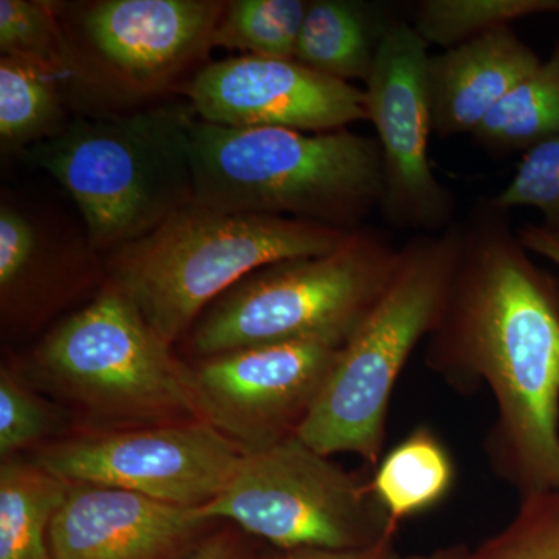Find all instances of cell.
Returning <instances> with one entry per match:
<instances>
[{
	"label": "cell",
	"mask_w": 559,
	"mask_h": 559,
	"mask_svg": "<svg viewBox=\"0 0 559 559\" xmlns=\"http://www.w3.org/2000/svg\"><path fill=\"white\" fill-rule=\"evenodd\" d=\"M392 22L380 7L359 0L308 2L294 61L345 83L367 81Z\"/></svg>",
	"instance_id": "obj_16"
},
{
	"label": "cell",
	"mask_w": 559,
	"mask_h": 559,
	"mask_svg": "<svg viewBox=\"0 0 559 559\" xmlns=\"http://www.w3.org/2000/svg\"><path fill=\"white\" fill-rule=\"evenodd\" d=\"M64 76L49 66L17 57L0 58V143L3 153L53 138L69 123Z\"/></svg>",
	"instance_id": "obj_17"
},
{
	"label": "cell",
	"mask_w": 559,
	"mask_h": 559,
	"mask_svg": "<svg viewBox=\"0 0 559 559\" xmlns=\"http://www.w3.org/2000/svg\"><path fill=\"white\" fill-rule=\"evenodd\" d=\"M49 411L10 370L0 371V455L14 457L49 432Z\"/></svg>",
	"instance_id": "obj_26"
},
{
	"label": "cell",
	"mask_w": 559,
	"mask_h": 559,
	"mask_svg": "<svg viewBox=\"0 0 559 559\" xmlns=\"http://www.w3.org/2000/svg\"><path fill=\"white\" fill-rule=\"evenodd\" d=\"M462 249L426 362L498 404L492 469L521 496L559 489V283L540 270L495 198L462 221Z\"/></svg>",
	"instance_id": "obj_1"
},
{
	"label": "cell",
	"mask_w": 559,
	"mask_h": 559,
	"mask_svg": "<svg viewBox=\"0 0 559 559\" xmlns=\"http://www.w3.org/2000/svg\"><path fill=\"white\" fill-rule=\"evenodd\" d=\"M201 510L210 521L235 522L278 550L360 549L399 528L370 481L297 436L245 452L224 491Z\"/></svg>",
	"instance_id": "obj_9"
},
{
	"label": "cell",
	"mask_w": 559,
	"mask_h": 559,
	"mask_svg": "<svg viewBox=\"0 0 559 559\" xmlns=\"http://www.w3.org/2000/svg\"><path fill=\"white\" fill-rule=\"evenodd\" d=\"M227 2L98 0L60 5L70 103L79 112L145 108L215 47Z\"/></svg>",
	"instance_id": "obj_7"
},
{
	"label": "cell",
	"mask_w": 559,
	"mask_h": 559,
	"mask_svg": "<svg viewBox=\"0 0 559 559\" xmlns=\"http://www.w3.org/2000/svg\"><path fill=\"white\" fill-rule=\"evenodd\" d=\"M242 454L215 426L191 418L76 437L43 448L35 462L68 484L202 509L227 487Z\"/></svg>",
	"instance_id": "obj_10"
},
{
	"label": "cell",
	"mask_w": 559,
	"mask_h": 559,
	"mask_svg": "<svg viewBox=\"0 0 559 559\" xmlns=\"http://www.w3.org/2000/svg\"><path fill=\"white\" fill-rule=\"evenodd\" d=\"M349 234L314 221L224 213L193 202L145 237L110 250L106 271L108 282L173 345L253 271L323 255Z\"/></svg>",
	"instance_id": "obj_4"
},
{
	"label": "cell",
	"mask_w": 559,
	"mask_h": 559,
	"mask_svg": "<svg viewBox=\"0 0 559 559\" xmlns=\"http://www.w3.org/2000/svg\"><path fill=\"white\" fill-rule=\"evenodd\" d=\"M182 94L198 119L218 127L329 132L369 120L366 92L294 60L245 55L210 62Z\"/></svg>",
	"instance_id": "obj_13"
},
{
	"label": "cell",
	"mask_w": 559,
	"mask_h": 559,
	"mask_svg": "<svg viewBox=\"0 0 559 559\" xmlns=\"http://www.w3.org/2000/svg\"><path fill=\"white\" fill-rule=\"evenodd\" d=\"M454 484V465L440 440L417 429L378 465L371 491L390 521L415 516L437 506Z\"/></svg>",
	"instance_id": "obj_19"
},
{
	"label": "cell",
	"mask_w": 559,
	"mask_h": 559,
	"mask_svg": "<svg viewBox=\"0 0 559 559\" xmlns=\"http://www.w3.org/2000/svg\"><path fill=\"white\" fill-rule=\"evenodd\" d=\"M70 484L36 462L3 459L0 559H51L50 527Z\"/></svg>",
	"instance_id": "obj_18"
},
{
	"label": "cell",
	"mask_w": 559,
	"mask_h": 559,
	"mask_svg": "<svg viewBox=\"0 0 559 559\" xmlns=\"http://www.w3.org/2000/svg\"><path fill=\"white\" fill-rule=\"evenodd\" d=\"M516 516L469 559H559V489L521 496Z\"/></svg>",
	"instance_id": "obj_24"
},
{
	"label": "cell",
	"mask_w": 559,
	"mask_h": 559,
	"mask_svg": "<svg viewBox=\"0 0 559 559\" xmlns=\"http://www.w3.org/2000/svg\"><path fill=\"white\" fill-rule=\"evenodd\" d=\"M213 521L127 489L70 484L50 527L51 559H186Z\"/></svg>",
	"instance_id": "obj_14"
},
{
	"label": "cell",
	"mask_w": 559,
	"mask_h": 559,
	"mask_svg": "<svg viewBox=\"0 0 559 559\" xmlns=\"http://www.w3.org/2000/svg\"><path fill=\"white\" fill-rule=\"evenodd\" d=\"M47 380L95 417L130 425L200 418L193 367L106 280L36 349Z\"/></svg>",
	"instance_id": "obj_8"
},
{
	"label": "cell",
	"mask_w": 559,
	"mask_h": 559,
	"mask_svg": "<svg viewBox=\"0 0 559 559\" xmlns=\"http://www.w3.org/2000/svg\"><path fill=\"white\" fill-rule=\"evenodd\" d=\"M263 559H404L395 546V535L381 539L380 543L360 549H294L278 550Z\"/></svg>",
	"instance_id": "obj_27"
},
{
	"label": "cell",
	"mask_w": 559,
	"mask_h": 559,
	"mask_svg": "<svg viewBox=\"0 0 559 559\" xmlns=\"http://www.w3.org/2000/svg\"><path fill=\"white\" fill-rule=\"evenodd\" d=\"M341 345L307 341L234 349L193 367L200 418L242 452L297 436Z\"/></svg>",
	"instance_id": "obj_12"
},
{
	"label": "cell",
	"mask_w": 559,
	"mask_h": 559,
	"mask_svg": "<svg viewBox=\"0 0 559 559\" xmlns=\"http://www.w3.org/2000/svg\"><path fill=\"white\" fill-rule=\"evenodd\" d=\"M194 202L224 213L366 227L384 194L378 139L344 130L227 128L193 121Z\"/></svg>",
	"instance_id": "obj_2"
},
{
	"label": "cell",
	"mask_w": 559,
	"mask_h": 559,
	"mask_svg": "<svg viewBox=\"0 0 559 559\" xmlns=\"http://www.w3.org/2000/svg\"><path fill=\"white\" fill-rule=\"evenodd\" d=\"M400 249L373 227L353 230L340 248L253 271L202 312L189 331L200 358L289 342L344 347L381 299Z\"/></svg>",
	"instance_id": "obj_6"
},
{
	"label": "cell",
	"mask_w": 559,
	"mask_h": 559,
	"mask_svg": "<svg viewBox=\"0 0 559 559\" xmlns=\"http://www.w3.org/2000/svg\"><path fill=\"white\" fill-rule=\"evenodd\" d=\"M186 559H246L240 536L230 530L209 533Z\"/></svg>",
	"instance_id": "obj_28"
},
{
	"label": "cell",
	"mask_w": 559,
	"mask_h": 559,
	"mask_svg": "<svg viewBox=\"0 0 559 559\" xmlns=\"http://www.w3.org/2000/svg\"><path fill=\"white\" fill-rule=\"evenodd\" d=\"M518 237H520L522 245L528 252L546 257L547 260L559 266V242L551 240L549 235L540 229V226L525 224L524 227L518 229Z\"/></svg>",
	"instance_id": "obj_29"
},
{
	"label": "cell",
	"mask_w": 559,
	"mask_h": 559,
	"mask_svg": "<svg viewBox=\"0 0 559 559\" xmlns=\"http://www.w3.org/2000/svg\"><path fill=\"white\" fill-rule=\"evenodd\" d=\"M546 13H559V0H423L412 27L429 46L448 50L522 17Z\"/></svg>",
	"instance_id": "obj_21"
},
{
	"label": "cell",
	"mask_w": 559,
	"mask_h": 559,
	"mask_svg": "<svg viewBox=\"0 0 559 559\" xmlns=\"http://www.w3.org/2000/svg\"><path fill=\"white\" fill-rule=\"evenodd\" d=\"M540 58L511 27L430 55L426 69L433 134H471Z\"/></svg>",
	"instance_id": "obj_15"
},
{
	"label": "cell",
	"mask_w": 559,
	"mask_h": 559,
	"mask_svg": "<svg viewBox=\"0 0 559 559\" xmlns=\"http://www.w3.org/2000/svg\"><path fill=\"white\" fill-rule=\"evenodd\" d=\"M60 5L46 0H0V51L2 57L49 66L68 83Z\"/></svg>",
	"instance_id": "obj_23"
},
{
	"label": "cell",
	"mask_w": 559,
	"mask_h": 559,
	"mask_svg": "<svg viewBox=\"0 0 559 559\" xmlns=\"http://www.w3.org/2000/svg\"><path fill=\"white\" fill-rule=\"evenodd\" d=\"M429 44L393 20L366 81L367 119L377 130L384 170L380 213L395 230L436 235L455 223L457 200L429 160L432 116L426 83Z\"/></svg>",
	"instance_id": "obj_11"
},
{
	"label": "cell",
	"mask_w": 559,
	"mask_h": 559,
	"mask_svg": "<svg viewBox=\"0 0 559 559\" xmlns=\"http://www.w3.org/2000/svg\"><path fill=\"white\" fill-rule=\"evenodd\" d=\"M190 103L76 112L22 156L75 201L87 242L114 250L157 229L194 202Z\"/></svg>",
	"instance_id": "obj_3"
},
{
	"label": "cell",
	"mask_w": 559,
	"mask_h": 559,
	"mask_svg": "<svg viewBox=\"0 0 559 559\" xmlns=\"http://www.w3.org/2000/svg\"><path fill=\"white\" fill-rule=\"evenodd\" d=\"M308 2L304 0H234L215 33V47L249 57L294 60Z\"/></svg>",
	"instance_id": "obj_22"
},
{
	"label": "cell",
	"mask_w": 559,
	"mask_h": 559,
	"mask_svg": "<svg viewBox=\"0 0 559 559\" xmlns=\"http://www.w3.org/2000/svg\"><path fill=\"white\" fill-rule=\"evenodd\" d=\"M471 550L465 546H451L444 549L432 551L428 555H414L404 559H469Z\"/></svg>",
	"instance_id": "obj_30"
},
{
	"label": "cell",
	"mask_w": 559,
	"mask_h": 559,
	"mask_svg": "<svg viewBox=\"0 0 559 559\" xmlns=\"http://www.w3.org/2000/svg\"><path fill=\"white\" fill-rule=\"evenodd\" d=\"M500 207H532L543 215L540 229L559 242V138L540 143L522 157L516 175L498 197Z\"/></svg>",
	"instance_id": "obj_25"
},
{
	"label": "cell",
	"mask_w": 559,
	"mask_h": 559,
	"mask_svg": "<svg viewBox=\"0 0 559 559\" xmlns=\"http://www.w3.org/2000/svg\"><path fill=\"white\" fill-rule=\"evenodd\" d=\"M473 138L495 154L528 153L559 138V43L550 57L491 110Z\"/></svg>",
	"instance_id": "obj_20"
},
{
	"label": "cell",
	"mask_w": 559,
	"mask_h": 559,
	"mask_svg": "<svg viewBox=\"0 0 559 559\" xmlns=\"http://www.w3.org/2000/svg\"><path fill=\"white\" fill-rule=\"evenodd\" d=\"M462 223L414 235L400 248L388 288L341 348L297 437L325 455L349 452L380 463L393 389L412 352L443 310L462 249Z\"/></svg>",
	"instance_id": "obj_5"
}]
</instances>
